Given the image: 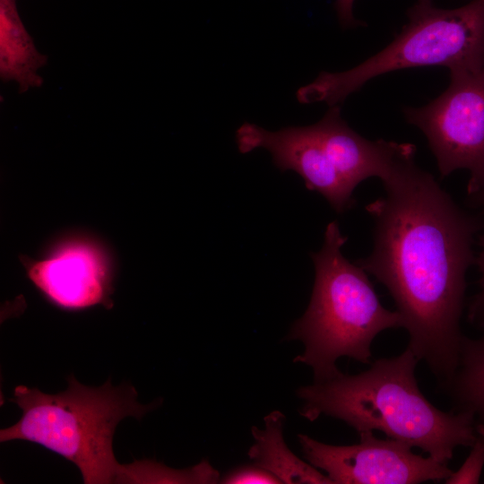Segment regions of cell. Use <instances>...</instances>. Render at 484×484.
I'll list each match as a JSON object with an SVG mask.
<instances>
[{"instance_id":"1","label":"cell","mask_w":484,"mask_h":484,"mask_svg":"<svg viewBox=\"0 0 484 484\" xmlns=\"http://www.w3.org/2000/svg\"><path fill=\"white\" fill-rule=\"evenodd\" d=\"M401 157L382 179L385 194L366 206L371 254L357 262L394 300L408 346L439 384L454 373L462 342L466 272L475 264L480 220L460 208L434 177Z\"/></svg>"},{"instance_id":"2","label":"cell","mask_w":484,"mask_h":484,"mask_svg":"<svg viewBox=\"0 0 484 484\" xmlns=\"http://www.w3.org/2000/svg\"><path fill=\"white\" fill-rule=\"evenodd\" d=\"M419 359L407 347L400 355L377 359L357 375L340 373L297 390L299 414L309 421L328 416L344 421L359 435L380 431L388 438L418 447L448 464L459 446L478 436L474 417L443 411L420 391L415 376Z\"/></svg>"},{"instance_id":"3","label":"cell","mask_w":484,"mask_h":484,"mask_svg":"<svg viewBox=\"0 0 484 484\" xmlns=\"http://www.w3.org/2000/svg\"><path fill=\"white\" fill-rule=\"evenodd\" d=\"M64 392L50 394L18 385L11 402L22 411L14 425L1 429L0 441L21 439L39 444L74 463L85 484L132 482L131 466L116 460L112 444L118 423L142 419L162 402L142 404L134 386L99 387L80 384L71 375Z\"/></svg>"},{"instance_id":"4","label":"cell","mask_w":484,"mask_h":484,"mask_svg":"<svg viewBox=\"0 0 484 484\" xmlns=\"http://www.w3.org/2000/svg\"><path fill=\"white\" fill-rule=\"evenodd\" d=\"M346 241L338 223L330 222L322 248L311 254L315 278L309 305L286 336L304 344L293 362L310 367L314 382L338 376L336 361L341 357L371 363L377 334L403 326L400 313L381 304L366 271L343 256Z\"/></svg>"},{"instance_id":"5","label":"cell","mask_w":484,"mask_h":484,"mask_svg":"<svg viewBox=\"0 0 484 484\" xmlns=\"http://www.w3.org/2000/svg\"><path fill=\"white\" fill-rule=\"evenodd\" d=\"M236 142L241 153L267 150L279 169L297 172L306 187L321 194L338 213L353 206L359 183L373 177L382 180L401 157L416 150L407 143L364 138L341 117L339 105L307 126L272 132L244 123Z\"/></svg>"},{"instance_id":"6","label":"cell","mask_w":484,"mask_h":484,"mask_svg":"<svg viewBox=\"0 0 484 484\" xmlns=\"http://www.w3.org/2000/svg\"><path fill=\"white\" fill-rule=\"evenodd\" d=\"M429 65L450 71L484 69V0L454 9L417 0L408 11V22L383 50L349 70L322 72L296 96L303 104L337 106L378 75Z\"/></svg>"},{"instance_id":"7","label":"cell","mask_w":484,"mask_h":484,"mask_svg":"<svg viewBox=\"0 0 484 484\" xmlns=\"http://www.w3.org/2000/svg\"><path fill=\"white\" fill-rule=\"evenodd\" d=\"M403 113L427 137L442 177L467 169L468 194L484 190V69L450 71L441 95Z\"/></svg>"},{"instance_id":"8","label":"cell","mask_w":484,"mask_h":484,"mask_svg":"<svg viewBox=\"0 0 484 484\" xmlns=\"http://www.w3.org/2000/svg\"><path fill=\"white\" fill-rule=\"evenodd\" d=\"M359 444L337 445L299 434L304 458L333 484H417L445 480L448 464L414 454L412 446L373 432L359 435Z\"/></svg>"},{"instance_id":"9","label":"cell","mask_w":484,"mask_h":484,"mask_svg":"<svg viewBox=\"0 0 484 484\" xmlns=\"http://www.w3.org/2000/svg\"><path fill=\"white\" fill-rule=\"evenodd\" d=\"M20 260L30 281L57 307L76 311L97 305L113 307L109 257L89 238H67L39 260L26 255Z\"/></svg>"},{"instance_id":"10","label":"cell","mask_w":484,"mask_h":484,"mask_svg":"<svg viewBox=\"0 0 484 484\" xmlns=\"http://www.w3.org/2000/svg\"><path fill=\"white\" fill-rule=\"evenodd\" d=\"M264 421V428H252L254 443L247 455L254 463L273 474L281 483L333 484L326 474L289 449L283 437L282 412L272 411Z\"/></svg>"},{"instance_id":"11","label":"cell","mask_w":484,"mask_h":484,"mask_svg":"<svg viewBox=\"0 0 484 484\" xmlns=\"http://www.w3.org/2000/svg\"><path fill=\"white\" fill-rule=\"evenodd\" d=\"M48 61L40 54L19 15L16 0H0V76L15 82L19 92L43 83L38 71Z\"/></svg>"},{"instance_id":"12","label":"cell","mask_w":484,"mask_h":484,"mask_svg":"<svg viewBox=\"0 0 484 484\" xmlns=\"http://www.w3.org/2000/svg\"><path fill=\"white\" fill-rule=\"evenodd\" d=\"M452 411L471 413L478 430L484 432V335L463 338L454 373L439 384Z\"/></svg>"},{"instance_id":"13","label":"cell","mask_w":484,"mask_h":484,"mask_svg":"<svg viewBox=\"0 0 484 484\" xmlns=\"http://www.w3.org/2000/svg\"><path fill=\"white\" fill-rule=\"evenodd\" d=\"M484 467V432L478 430V436L462 466L445 480L446 484L479 483Z\"/></svg>"},{"instance_id":"14","label":"cell","mask_w":484,"mask_h":484,"mask_svg":"<svg viewBox=\"0 0 484 484\" xmlns=\"http://www.w3.org/2000/svg\"><path fill=\"white\" fill-rule=\"evenodd\" d=\"M220 483L224 484H276L281 481L271 472L255 463L241 465L226 472Z\"/></svg>"},{"instance_id":"15","label":"cell","mask_w":484,"mask_h":484,"mask_svg":"<svg viewBox=\"0 0 484 484\" xmlns=\"http://www.w3.org/2000/svg\"><path fill=\"white\" fill-rule=\"evenodd\" d=\"M480 247L478 256L475 258V264L480 271V291L471 301L468 312V317L471 324L478 326H484V234L479 238Z\"/></svg>"},{"instance_id":"16","label":"cell","mask_w":484,"mask_h":484,"mask_svg":"<svg viewBox=\"0 0 484 484\" xmlns=\"http://www.w3.org/2000/svg\"><path fill=\"white\" fill-rule=\"evenodd\" d=\"M354 1L355 0H336L338 18L344 28L359 25V22L353 16Z\"/></svg>"},{"instance_id":"17","label":"cell","mask_w":484,"mask_h":484,"mask_svg":"<svg viewBox=\"0 0 484 484\" xmlns=\"http://www.w3.org/2000/svg\"><path fill=\"white\" fill-rule=\"evenodd\" d=\"M471 198L475 203L481 206L484 211V190L473 196H471Z\"/></svg>"}]
</instances>
